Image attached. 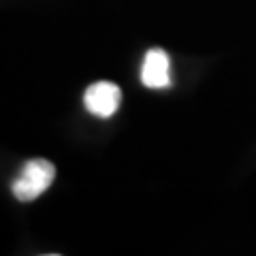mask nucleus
I'll return each mask as SVG.
<instances>
[{"instance_id":"1","label":"nucleus","mask_w":256,"mask_h":256,"mask_svg":"<svg viewBox=\"0 0 256 256\" xmlns=\"http://www.w3.org/2000/svg\"><path fill=\"white\" fill-rule=\"evenodd\" d=\"M54 180H56V166L50 160L34 158V160H28L22 166V171L15 178L11 190L18 201L28 203V201H34L36 196H41L54 184Z\"/></svg>"},{"instance_id":"2","label":"nucleus","mask_w":256,"mask_h":256,"mask_svg":"<svg viewBox=\"0 0 256 256\" xmlns=\"http://www.w3.org/2000/svg\"><path fill=\"white\" fill-rule=\"evenodd\" d=\"M86 109L98 118H111L122 102V90L111 82H96L84 94Z\"/></svg>"},{"instance_id":"3","label":"nucleus","mask_w":256,"mask_h":256,"mask_svg":"<svg viewBox=\"0 0 256 256\" xmlns=\"http://www.w3.org/2000/svg\"><path fill=\"white\" fill-rule=\"evenodd\" d=\"M141 82L152 90H162L171 86L169 77V56L162 50H150L141 66Z\"/></svg>"}]
</instances>
